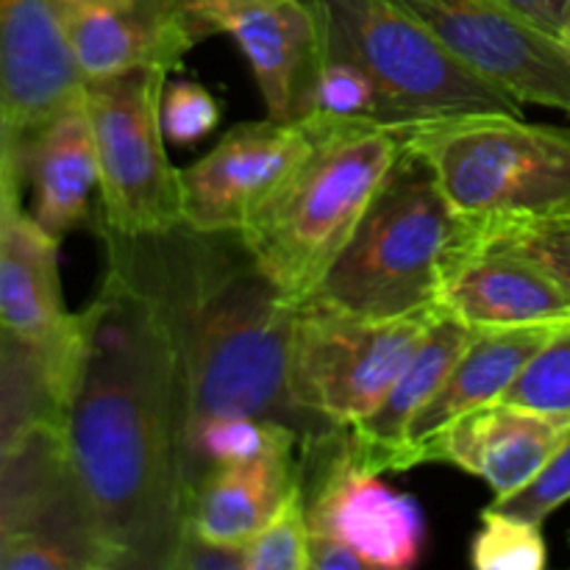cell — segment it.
Segmentation results:
<instances>
[{
    "label": "cell",
    "mask_w": 570,
    "mask_h": 570,
    "mask_svg": "<svg viewBox=\"0 0 570 570\" xmlns=\"http://www.w3.org/2000/svg\"><path fill=\"white\" fill-rule=\"evenodd\" d=\"M56 423L111 570H173L187 529L181 376L156 312L111 271L78 312Z\"/></svg>",
    "instance_id": "obj_1"
},
{
    "label": "cell",
    "mask_w": 570,
    "mask_h": 570,
    "mask_svg": "<svg viewBox=\"0 0 570 570\" xmlns=\"http://www.w3.org/2000/svg\"><path fill=\"white\" fill-rule=\"evenodd\" d=\"M106 271L137 289L165 326L181 376L184 432L206 417L254 415L298 432H326L301 410L293 384L301 301L259 267L239 232L187 220L150 234L98 226Z\"/></svg>",
    "instance_id": "obj_2"
},
{
    "label": "cell",
    "mask_w": 570,
    "mask_h": 570,
    "mask_svg": "<svg viewBox=\"0 0 570 570\" xmlns=\"http://www.w3.org/2000/svg\"><path fill=\"white\" fill-rule=\"evenodd\" d=\"M298 122L312 137L309 154L239 234L262 271L306 301L404 154L406 131L328 117Z\"/></svg>",
    "instance_id": "obj_3"
},
{
    "label": "cell",
    "mask_w": 570,
    "mask_h": 570,
    "mask_svg": "<svg viewBox=\"0 0 570 570\" xmlns=\"http://www.w3.org/2000/svg\"><path fill=\"white\" fill-rule=\"evenodd\" d=\"M462 226L432 167L404 148L309 301L379 321L434 309Z\"/></svg>",
    "instance_id": "obj_4"
},
{
    "label": "cell",
    "mask_w": 570,
    "mask_h": 570,
    "mask_svg": "<svg viewBox=\"0 0 570 570\" xmlns=\"http://www.w3.org/2000/svg\"><path fill=\"white\" fill-rule=\"evenodd\" d=\"M406 150L432 167L451 209L488 226L570 209V131L523 115H462L406 131Z\"/></svg>",
    "instance_id": "obj_5"
},
{
    "label": "cell",
    "mask_w": 570,
    "mask_h": 570,
    "mask_svg": "<svg viewBox=\"0 0 570 570\" xmlns=\"http://www.w3.org/2000/svg\"><path fill=\"white\" fill-rule=\"evenodd\" d=\"M321 53L360 65L404 128L462 115H521V104L468 70L393 0H309Z\"/></svg>",
    "instance_id": "obj_6"
},
{
    "label": "cell",
    "mask_w": 570,
    "mask_h": 570,
    "mask_svg": "<svg viewBox=\"0 0 570 570\" xmlns=\"http://www.w3.org/2000/svg\"><path fill=\"white\" fill-rule=\"evenodd\" d=\"M165 67H134L83 81L100 170L95 228L150 234L184 220L181 170L170 165L161 131Z\"/></svg>",
    "instance_id": "obj_7"
},
{
    "label": "cell",
    "mask_w": 570,
    "mask_h": 570,
    "mask_svg": "<svg viewBox=\"0 0 570 570\" xmlns=\"http://www.w3.org/2000/svg\"><path fill=\"white\" fill-rule=\"evenodd\" d=\"M434 317L438 309L379 321L301 301L293 348L301 410L317 429H351L365 421L390 393Z\"/></svg>",
    "instance_id": "obj_8"
},
{
    "label": "cell",
    "mask_w": 570,
    "mask_h": 570,
    "mask_svg": "<svg viewBox=\"0 0 570 570\" xmlns=\"http://www.w3.org/2000/svg\"><path fill=\"white\" fill-rule=\"evenodd\" d=\"M295 479L306 501L312 534L354 551L365 570H410L426 546V518L417 501L395 493L382 473L356 465L348 429H326L304 440Z\"/></svg>",
    "instance_id": "obj_9"
},
{
    "label": "cell",
    "mask_w": 570,
    "mask_h": 570,
    "mask_svg": "<svg viewBox=\"0 0 570 570\" xmlns=\"http://www.w3.org/2000/svg\"><path fill=\"white\" fill-rule=\"evenodd\" d=\"M421 20L468 70L518 104L570 115V45L501 0H393Z\"/></svg>",
    "instance_id": "obj_10"
},
{
    "label": "cell",
    "mask_w": 570,
    "mask_h": 570,
    "mask_svg": "<svg viewBox=\"0 0 570 570\" xmlns=\"http://www.w3.org/2000/svg\"><path fill=\"white\" fill-rule=\"evenodd\" d=\"M301 122H239L181 170L184 220L204 232H243L309 154Z\"/></svg>",
    "instance_id": "obj_11"
},
{
    "label": "cell",
    "mask_w": 570,
    "mask_h": 570,
    "mask_svg": "<svg viewBox=\"0 0 570 570\" xmlns=\"http://www.w3.org/2000/svg\"><path fill=\"white\" fill-rule=\"evenodd\" d=\"M53 9L83 81L134 67L173 72L206 37L184 0H53Z\"/></svg>",
    "instance_id": "obj_12"
},
{
    "label": "cell",
    "mask_w": 570,
    "mask_h": 570,
    "mask_svg": "<svg viewBox=\"0 0 570 570\" xmlns=\"http://www.w3.org/2000/svg\"><path fill=\"white\" fill-rule=\"evenodd\" d=\"M204 33H228L248 59L267 117L293 122L295 106L321 61L309 0H184Z\"/></svg>",
    "instance_id": "obj_13"
},
{
    "label": "cell",
    "mask_w": 570,
    "mask_h": 570,
    "mask_svg": "<svg viewBox=\"0 0 570 570\" xmlns=\"http://www.w3.org/2000/svg\"><path fill=\"white\" fill-rule=\"evenodd\" d=\"M434 309L471 328L570 323V293L515 250L471 245L460 234Z\"/></svg>",
    "instance_id": "obj_14"
},
{
    "label": "cell",
    "mask_w": 570,
    "mask_h": 570,
    "mask_svg": "<svg viewBox=\"0 0 570 570\" xmlns=\"http://www.w3.org/2000/svg\"><path fill=\"white\" fill-rule=\"evenodd\" d=\"M81 95L53 0H0V111L20 142Z\"/></svg>",
    "instance_id": "obj_15"
},
{
    "label": "cell",
    "mask_w": 570,
    "mask_h": 570,
    "mask_svg": "<svg viewBox=\"0 0 570 570\" xmlns=\"http://www.w3.org/2000/svg\"><path fill=\"white\" fill-rule=\"evenodd\" d=\"M59 239L22 204L0 217V332L48 354L67 373L78 312L65 306Z\"/></svg>",
    "instance_id": "obj_16"
},
{
    "label": "cell",
    "mask_w": 570,
    "mask_h": 570,
    "mask_svg": "<svg viewBox=\"0 0 570 570\" xmlns=\"http://www.w3.org/2000/svg\"><path fill=\"white\" fill-rule=\"evenodd\" d=\"M568 429V417L493 401L456 417L434 440L426 462H445L479 476L495 501H504L538 476Z\"/></svg>",
    "instance_id": "obj_17"
},
{
    "label": "cell",
    "mask_w": 570,
    "mask_h": 570,
    "mask_svg": "<svg viewBox=\"0 0 570 570\" xmlns=\"http://www.w3.org/2000/svg\"><path fill=\"white\" fill-rule=\"evenodd\" d=\"M476 328L465 326L456 317L438 312L429 326L426 337L421 340L417 351L382 404L348 429V445L356 465L373 473H399L410 471V429L417 421L440 384L456 365L462 351L471 345Z\"/></svg>",
    "instance_id": "obj_18"
},
{
    "label": "cell",
    "mask_w": 570,
    "mask_h": 570,
    "mask_svg": "<svg viewBox=\"0 0 570 570\" xmlns=\"http://www.w3.org/2000/svg\"><path fill=\"white\" fill-rule=\"evenodd\" d=\"M22 170L33 195V220L50 237L61 243L67 234L92 220V195L100 187V170L83 95L22 142Z\"/></svg>",
    "instance_id": "obj_19"
},
{
    "label": "cell",
    "mask_w": 570,
    "mask_h": 570,
    "mask_svg": "<svg viewBox=\"0 0 570 570\" xmlns=\"http://www.w3.org/2000/svg\"><path fill=\"white\" fill-rule=\"evenodd\" d=\"M566 323H534V326L476 328L471 345L440 384L426 410L410 429L412 468L426 462L434 440L468 412L493 404L521 376L523 367Z\"/></svg>",
    "instance_id": "obj_20"
},
{
    "label": "cell",
    "mask_w": 570,
    "mask_h": 570,
    "mask_svg": "<svg viewBox=\"0 0 570 570\" xmlns=\"http://www.w3.org/2000/svg\"><path fill=\"white\" fill-rule=\"evenodd\" d=\"M293 484V454L223 465L195 493L187 527L215 543L243 546L276 515Z\"/></svg>",
    "instance_id": "obj_21"
},
{
    "label": "cell",
    "mask_w": 570,
    "mask_h": 570,
    "mask_svg": "<svg viewBox=\"0 0 570 570\" xmlns=\"http://www.w3.org/2000/svg\"><path fill=\"white\" fill-rule=\"evenodd\" d=\"M72 484L59 423H42L0 468V570Z\"/></svg>",
    "instance_id": "obj_22"
},
{
    "label": "cell",
    "mask_w": 570,
    "mask_h": 570,
    "mask_svg": "<svg viewBox=\"0 0 570 570\" xmlns=\"http://www.w3.org/2000/svg\"><path fill=\"white\" fill-rule=\"evenodd\" d=\"M61 384L48 354L0 332V468L42 423L59 421Z\"/></svg>",
    "instance_id": "obj_23"
},
{
    "label": "cell",
    "mask_w": 570,
    "mask_h": 570,
    "mask_svg": "<svg viewBox=\"0 0 570 570\" xmlns=\"http://www.w3.org/2000/svg\"><path fill=\"white\" fill-rule=\"evenodd\" d=\"M301 443L298 432L276 421L254 415L206 417L184 440L181 449V484L184 504H193L195 493L209 473L223 465L262 460L271 454H293Z\"/></svg>",
    "instance_id": "obj_24"
},
{
    "label": "cell",
    "mask_w": 570,
    "mask_h": 570,
    "mask_svg": "<svg viewBox=\"0 0 570 570\" xmlns=\"http://www.w3.org/2000/svg\"><path fill=\"white\" fill-rule=\"evenodd\" d=\"M304 117H328V120L351 122H376L406 131L401 117L387 104L382 89L360 65L337 56L321 53V61L312 70L298 106H295L293 122Z\"/></svg>",
    "instance_id": "obj_25"
},
{
    "label": "cell",
    "mask_w": 570,
    "mask_h": 570,
    "mask_svg": "<svg viewBox=\"0 0 570 570\" xmlns=\"http://www.w3.org/2000/svg\"><path fill=\"white\" fill-rule=\"evenodd\" d=\"M462 239L471 245L515 250L518 256L543 267L570 293V209L540 220H507L488 226L465 223Z\"/></svg>",
    "instance_id": "obj_26"
},
{
    "label": "cell",
    "mask_w": 570,
    "mask_h": 570,
    "mask_svg": "<svg viewBox=\"0 0 570 570\" xmlns=\"http://www.w3.org/2000/svg\"><path fill=\"white\" fill-rule=\"evenodd\" d=\"M549 562L540 523L515 512L488 507L482 527L471 543V566L476 570H543Z\"/></svg>",
    "instance_id": "obj_27"
},
{
    "label": "cell",
    "mask_w": 570,
    "mask_h": 570,
    "mask_svg": "<svg viewBox=\"0 0 570 570\" xmlns=\"http://www.w3.org/2000/svg\"><path fill=\"white\" fill-rule=\"evenodd\" d=\"M245 570H309V518L295 479L276 515L243 543Z\"/></svg>",
    "instance_id": "obj_28"
},
{
    "label": "cell",
    "mask_w": 570,
    "mask_h": 570,
    "mask_svg": "<svg viewBox=\"0 0 570 570\" xmlns=\"http://www.w3.org/2000/svg\"><path fill=\"white\" fill-rule=\"evenodd\" d=\"M499 401L570 421V323L534 354Z\"/></svg>",
    "instance_id": "obj_29"
},
{
    "label": "cell",
    "mask_w": 570,
    "mask_h": 570,
    "mask_svg": "<svg viewBox=\"0 0 570 570\" xmlns=\"http://www.w3.org/2000/svg\"><path fill=\"white\" fill-rule=\"evenodd\" d=\"M220 104L204 83L167 72L161 89V131L167 142L193 148L220 126Z\"/></svg>",
    "instance_id": "obj_30"
},
{
    "label": "cell",
    "mask_w": 570,
    "mask_h": 570,
    "mask_svg": "<svg viewBox=\"0 0 570 570\" xmlns=\"http://www.w3.org/2000/svg\"><path fill=\"white\" fill-rule=\"evenodd\" d=\"M570 501V429L566 438L560 440V445L554 449V454L549 456L543 468H540L538 476L527 484L523 490H518L515 495L504 501H493V507L507 512H515V515L527 518L543 527V521L549 515H554L560 507H566Z\"/></svg>",
    "instance_id": "obj_31"
},
{
    "label": "cell",
    "mask_w": 570,
    "mask_h": 570,
    "mask_svg": "<svg viewBox=\"0 0 570 570\" xmlns=\"http://www.w3.org/2000/svg\"><path fill=\"white\" fill-rule=\"evenodd\" d=\"M173 570H245L243 546L215 543L187 527L176 560H173Z\"/></svg>",
    "instance_id": "obj_32"
},
{
    "label": "cell",
    "mask_w": 570,
    "mask_h": 570,
    "mask_svg": "<svg viewBox=\"0 0 570 570\" xmlns=\"http://www.w3.org/2000/svg\"><path fill=\"white\" fill-rule=\"evenodd\" d=\"M26 170H22V142L6 115L0 111V217L20 204Z\"/></svg>",
    "instance_id": "obj_33"
},
{
    "label": "cell",
    "mask_w": 570,
    "mask_h": 570,
    "mask_svg": "<svg viewBox=\"0 0 570 570\" xmlns=\"http://www.w3.org/2000/svg\"><path fill=\"white\" fill-rule=\"evenodd\" d=\"M510 6L515 14L529 20L532 26L543 28V31L554 33V37H566V28L570 20V0H501Z\"/></svg>",
    "instance_id": "obj_34"
},
{
    "label": "cell",
    "mask_w": 570,
    "mask_h": 570,
    "mask_svg": "<svg viewBox=\"0 0 570 570\" xmlns=\"http://www.w3.org/2000/svg\"><path fill=\"white\" fill-rule=\"evenodd\" d=\"M309 570H365V566L334 538L309 532Z\"/></svg>",
    "instance_id": "obj_35"
},
{
    "label": "cell",
    "mask_w": 570,
    "mask_h": 570,
    "mask_svg": "<svg viewBox=\"0 0 570 570\" xmlns=\"http://www.w3.org/2000/svg\"><path fill=\"white\" fill-rule=\"evenodd\" d=\"M562 39H566V42L570 45V20H568V28H566V37H562Z\"/></svg>",
    "instance_id": "obj_36"
}]
</instances>
